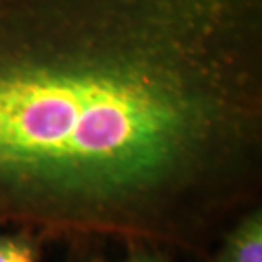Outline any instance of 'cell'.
I'll use <instances>...</instances> for the list:
<instances>
[{
  "label": "cell",
  "instance_id": "cell-1",
  "mask_svg": "<svg viewBox=\"0 0 262 262\" xmlns=\"http://www.w3.org/2000/svg\"><path fill=\"white\" fill-rule=\"evenodd\" d=\"M262 179V0H0V228L201 250Z\"/></svg>",
  "mask_w": 262,
  "mask_h": 262
},
{
  "label": "cell",
  "instance_id": "cell-2",
  "mask_svg": "<svg viewBox=\"0 0 262 262\" xmlns=\"http://www.w3.org/2000/svg\"><path fill=\"white\" fill-rule=\"evenodd\" d=\"M209 262H262V208L255 204L237 218Z\"/></svg>",
  "mask_w": 262,
  "mask_h": 262
},
{
  "label": "cell",
  "instance_id": "cell-4",
  "mask_svg": "<svg viewBox=\"0 0 262 262\" xmlns=\"http://www.w3.org/2000/svg\"><path fill=\"white\" fill-rule=\"evenodd\" d=\"M91 262H165L155 249L135 247L133 254L121 260H91Z\"/></svg>",
  "mask_w": 262,
  "mask_h": 262
},
{
  "label": "cell",
  "instance_id": "cell-3",
  "mask_svg": "<svg viewBox=\"0 0 262 262\" xmlns=\"http://www.w3.org/2000/svg\"><path fill=\"white\" fill-rule=\"evenodd\" d=\"M39 257L41 237L26 230L0 228V262H39Z\"/></svg>",
  "mask_w": 262,
  "mask_h": 262
}]
</instances>
